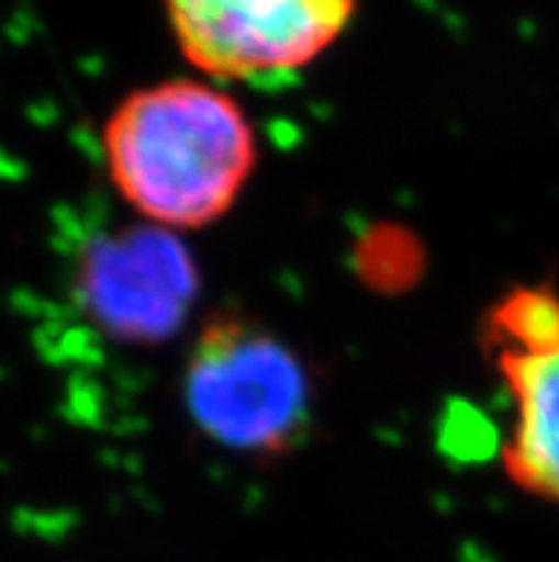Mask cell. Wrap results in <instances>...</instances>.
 Instances as JSON below:
<instances>
[{"label": "cell", "mask_w": 559, "mask_h": 562, "mask_svg": "<svg viewBox=\"0 0 559 562\" xmlns=\"http://www.w3.org/2000/svg\"><path fill=\"white\" fill-rule=\"evenodd\" d=\"M114 192L166 232L223 221L257 169V135L241 103L203 80L143 86L100 132Z\"/></svg>", "instance_id": "obj_1"}, {"label": "cell", "mask_w": 559, "mask_h": 562, "mask_svg": "<svg viewBox=\"0 0 559 562\" xmlns=\"http://www.w3.org/2000/svg\"><path fill=\"white\" fill-rule=\"evenodd\" d=\"M183 392L205 435L248 454L289 451L309 417V383L294 351L232 314L214 317L198 337Z\"/></svg>", "instance_id": "obj_2"}, {"label": "cell", "mask_w": 559, "mask_h": 562, "mask_svg": "<svg viewBox=\"0 0 559 562\" xmlns=\"http://www.w3.org/2000/svg\"><path fill=\"white\" fill-rule=\"evenodd\" d=\"M191 66L214 80H266L314 64L355 18V0H166Z\"/></svg>", "instance_id": "obj_3"}, {"label": "cell", "mask_w": 559, "mask_h": 562, "mask_svg": "<svg viewBox=\"0 0 559 562\" xmlns=\"http://www.w3.org/2000/svg\"><path fill=\"white\" fill-rule=\"evenodd\" d=\"M80 306L118 340H164L183 321L198 274L191 257L166 228L126 232L98 240L80 260Z\"/></svg>", "instance_id": "obj_4"}, {"label": "cell", "mask_w": 559, "mask_h": 562, "mask_svg": "<svg viewBox=\"0 0 559 562\" xmlns=\"http://www.w3.org/2000/svg\"><path fill=\"white\" fill-rule=\"evenodd\" d=\"M511 400L500 463L514 488L559 506V328L485 346Z\"/></svg>", "instance_id": "obj_5"}]
</instances>
